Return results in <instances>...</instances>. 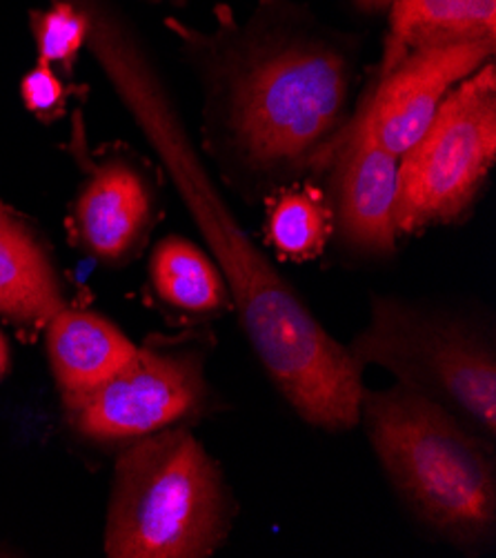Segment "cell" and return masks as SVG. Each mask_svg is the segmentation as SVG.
Masks as SVG:
<instances>
[{
  "label": "cell",
  "instance_id": "cell-1",
  "mask_svg": "<svg viewBox=\"0 0 496 558\" xmlns=\"http://www.w3.org/2000/svg\"><path fill=\"white\" fill-rule=\"evenodd\" d=\"M117 83L154 141L223 274L250 348L290 408L312 427L348 432L359 425L363 367L303 296L239 228L209 183L174 111L143 70L114 65Z\"/></svg>",
  "mask_w": 496,
  "mask_h": 558
},
{
  "label": "cell",
  "instance_id": "cell-18",
  "mask_svg": "<svg viewBox=\"0 0 496 558\" xmlns=\"http://www.w3.org/2000/svg\"><path fill=\"white\" fill-rule=\"evenodd\" d=\"M8 367H10V345H8L5 333L0 331V378L8 374Z\"/></svg>",
  "mask_w": 496,
  "mask_h": 558
},
{
  "label": "cell",
  "instance_id": "cell-15",
  "mask_svg": "<svg viewBox=\"0 0 496 558\" xmlns=\"http://www.w3.org/2000/svg\"><path fill=\"white\" fill-rule=\"evenodd\" d=\"M332 236V211L325 196L312 187H283L267 211V241L288 260L318 256Z\"/></svg>",
  "mask_w": 496,
  "mask_h": 558
},
{
  "label": "cell",
  "instance_id": "cell-7",
  "mask_svg": "<svg viewBox=\"0 0 496 558\" xmlns=\"http://www.w3.org/2000/svg\"><path fill=\"white\" fill-rule=\"evenodd\" d=\"M203 339L149 341L87 392L63 397L70 427L96 442H132L183 425L209 401Z\"/></svg>",
  "mask_w": 496,
  "mask_h": 558
},
{
  "label": "cell",
  "instance_id": "cell-16",
  "mask_svg": "<svg viewBox=\"0 0 496 558\" xmlns=\"http://www.w3.org/2000/svg\"><path fill=\"white\" fill-rule=\"evenodd\" d=\"M89 32L87 19L70 3L53 5L36 21V45L40 63L70 65Z\"/></svg>",
  "mask_w": 496,
  "mask_h": 558
},
{
  "label": "cell",
  "instance_id": "cell-3",
  "mask_svg": "<svg viewBox=\"0 0 496 558\" xmlns=\"http://www.w3.org/2000/svg\"><path fill=\"white\" fill-rule=\"evenodd\" d=\"M359 423L395 492L432 534L463 551H483L494 541L492 440L401 383L365 387Z\"/></svg>",
  "mask_w": 496,
  "mask_h": 558
},
{
  "label": "cell",
  "instance_id": "cell-17",
  "mask_svg": "<svg viewBox=\"0 0 496 558\" xmlns=\"http://www.w3.org/2000/svg\"><path fill=\"white\" fill-rule=\"evenodd\" d=\"M21 94L23 102L34 114H51L63 105L65 98V87L57 72L51 70V65L40 63L34 68L21 83Z\"/></svg>",
  "mask_w": 496,
  "mask_h": 558
},
{
  "label": "cell",
  "instance_id": "cell-2",
  "mask_svg": "<svg viewBox=\"0 0 496 558\" xmlns=\"http://www.w3.org/2000/svg\"><path fill=\"white\" fill-rule=\"evenodd\" d=\"M209 145L250 190L325 170L352 119V61L320 34L243 36L207 61Z\"/></svg>",
  "mask_w": 496,
  "mask_h": 558
},
{
  "label": "cell",
  "instance_id": "cell-14",
  "mask_svg": "<svg viewBox=\"0 0 496 558\" xmlns=\"http://www.w3.org/2000/svg\"><path fill=\"white\" fill-rule=\"evenodd\" d=\"M149 276L158 299L187 316L209 318L232 305L214 258L187 239H162L152 254Z\"/></svg>",
  "mask_w": 496,
  "mask_h": 558
},
{
  "label": "cell",
  "instance_id": "cell-6",
  "mask_svg": "<svg viewBox=\"0 0 496 558\" xmlns=\"http://www.w3.org/2000/svg\"><path fill=\"white\" fill-rule=\"evenodd\" d=\"M496 160V70L487 61L436 109L401 154L397 230L414 234L450 226L474 205Z\"/></svg>",
  "mask_w": 496,
  "mask_h": 558
},
{
  "label": "cell",
  "instance_id": "cell-5",
  "mask_svg": "<svg viewBox=\"0 0 496 558\" xmlns=\"http://www.w3.org/2000/svg\"><path fill=\"white\" fill-rule=\"evenodd\" d=\"M348 352L363 369H388L397 383L448 408L494 442L496 352L481 318L465 310L376 294L370 320Z\"/></svg>",
  "mask_w": 496,
  "mask_h": 558
},
{
  "label": "cell",
  "instance_id": "cell-13",
  "mask_svg": "<svg viewBox=\"0 0 496 558\" xmlns=\"http://www.w3.org/2000/svg\"><path fill=\"white\" fill-rule=\"evenodd\" d=\"M390 10L380 70L416 49L496 38V0H397Z\"/></svg>",
  "mask_w": 496,
  "mask_h": 558
},
{
  "label": "cell",
  "instance_id": "cell-11",
  "mask_svg": "<svg viewBox=\"0 0 496 558\" xmlns=\"http://www.w3.org/2000/svg\"><path fill=\"white\" fill-rule=\"evenodd\" d=\"M45 327L49 365L63 397L100 385L136 352L112 320L94 312L63 307Z\"/></svg>",
  "mask_w": 496,
  "mask_h": 558
},
{
  "label": "cell",
  "instance_id": "cell-12",
  "mask_svg": "<svg viewBox=\"0 0 496 558\" xmlns=\"http://www.w3.org/2000/svg\"><path fill=\"white\" fill-rule=\"evenodd\" d=\"M65 307L59 274L38 239L0 203V316L47 325Z\"/></svg>",
  "mask_w": 496,
  "mask_h": 558
},
{
  "label": "cell",
  "instance_id": "cell-8",
  "mask_svg": "<svg viewBox=\"0 0 496 558\" xmlns=\"http://www.w3.org/2000/svg\"><path fill=\"white\" fill-rule=\"evenodd\" d=\"M401 156L385 149L352 114L329 170V211L337 245L359 260H388L397 252Z\"/></svg>",
  "mask_w": 496,
  "mask_h": 558
},
{
  "label": "cell",
  "instance_id": "cell-10",
  "mask_svg": "<svg viewBox=\"0 0 496 558\" xmlns=\"http://www.w3.org/2000/svg\"><path fill=\"white\" fill-rule=\"evenodd\" d=\"M152 192L132 165L109 160L92 172L76 209V232L100 260L117 263L130 256L147 232Z\"/></svg>",
  "mask_w": 496,
  "mask_h": 558
},
{
  "label": "cell",
  "instance_id": "cell-4",
  "mask_svg": "<svg viewBox=\"0 0 496 558\" xmlns=\"http://www.w3.org/2000/svg\"><path fill=\"white\" fill-rule=\"evenodd\" d=\"M232 500L218 463L183 425L128 442L109 494L105 554L203 558L226 541Z\"/></svg>",
  "mask_w": 496,
  "mask_h": 558
},
{
  "label": "cell",
  "instance_id": "cell-19",
  "mask_svg": "<svg viewBox=\"0 0 496 558\" xmlns=\"http://www.w3.org/2000/svg\"><path fill=\"white\" fill-rule=\"evenodd\" d=\"M354 3L361 8V10H367V12H374V10H385V8H392L397 0H354Z\"/></svg>",
  "mask_w": 496,
  "mask_h": 558
},
{
  "label": "cell",
  "instance_id": "cell-9",
  "mask_svg": "<svg viewBox=\"0 0 496 558\" xmlns=\"http://www.w3.org/2000/svg\"><path fill=\"white\" fill-rule=\"evenodd\" d=\"M494 56V43H463L410 51L383 68L354 114L392 154H406L446 96Z\"/></svg>",
  "mask_w": 496,
  "mask_h": 558
}]
</instances>
